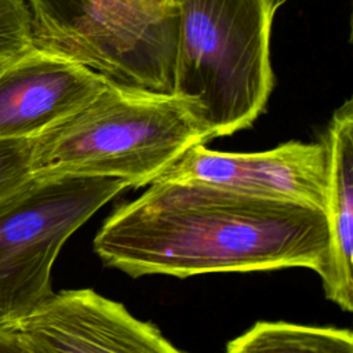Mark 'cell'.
Masks as SVG:
<instances>
[{
    "label": "cell",
    "instance_id": "cell-6",
    "mask_svg": "<svg viewBox=\"0 0 353 353\" xmlns=\"http://www.w3.org/2000/svg\"><path fill=\"white\" fill-rule=\"evenodd\" d=\"M0 324L41 353H185L154 324L91 288L54 292L30 313Z\"/></svg>",
    "mask_w": 353,
    "mask_h": 353
},
{
    "label": "cell",
    "instance_id": "cell-1",
    "mask_svg": "<svg viewBox=\"0 0 353 353\" xmlns=\"http://www.w3.org/2000/svg\"><path fill=\"white\" fill-rule=\"evenodd\" d=\"M324 211L197 181L159 179L116 207L94 239L102 263L131 277L269 272L324 265Z\"/></svg>",
    "mask_w": 353,
    "mask_h": 353
},
{
    "label": "cell",
    "instance_id": "cell-2",
    "mask_svg": "<svg viewBox=\"0 0 353 353\" xmlns=\"http://www.w3.org/2000/svg\"><path fill=\"white\" fill-rule=\"evenodd\" d=\"M208 141L188 101L109 81L88 103L33 138L32 175L108 176L138 189Z\"/></svg>",
    "mask_w": 353,
    "mask_h": 353
},
{
    "label": "cell",
    "instance_id": "cell-3",
    "mask_svg": "<svg viewBox=\"0 0 353 353\" xmlns=\"http://www.w3.org/2000/svg\"><path fill=\"white\" fill-rule=\"evenodd\" d=\"M175 11L172 94L188 101L210 141L250 127L274 77L268 0H167Z\"/></svg>",
    "mask_w": 353,
    "mask_h": 353
},
{
    "label": "cell",
    "instance_id": "cell-15",
    "mask_svg": "<svg viewBox=\"0 0 353 353\" xmlns=\"http://www.w3.org/2000/svg\"><path fill=\"white\" fill-rule=\"evenodd\" d=\"M287 1H290V0H268V3H269V7H270V10L276 14V11L283 6V4H285Z\"/></svg>",
    "mask_w": 353,
    "mask_h": 353
},
{
    "label": "cell",
    "instance_id": "cell-12",
    "mask_svg": "<svg viewBox=\"0 0 353 353\" xmlns=\"http://www.w3.org/2000/svg\"><path fill=\"white\" fill-rule=\"evenodd\" d=\"M33 139H0V199L32 176Z\"/></svg>",
    "mask_w": 353,
    "mask_h": 353
},
{
    "label": "cell",
    "instance_id": "cell-9",
    "mask_svg": "<svg viewBox=\"0 0 353 353\" xmlns=\"http://www.w3.org/2000/svg\"><path fill=\"white\" fill-rule=\"evenodd\" d=\"M327 154L324 215L328 247L317 273L325 296L345 312L353 310V102L335 109L321 138Z\"/></svg>",
    "mask_w": 353,
    "mask_h": 353
},
{
    "label": "cell",
    "instance_id": "cell-10",
    "mask_svg": "<svg viewBox=\"0 0 353 353\" xmlns=\"http://www.w3.org/2000/svg\"><path fill=\"white\" fill-rule=\"evenodd\" d=\"M226 353H353V334L331 325L256 321L228 342Z\"/></svg>",
    "mask_w": 353,
    "mask_h": 353
},
{
    "label": "cell",
    "instance_id": "cell-7",
    "mask_svg": "<svg viewBox=\"0 0 353 353\" xmlns=\"http://www.w3.org/2000/svg\"><path fill=\"white\" fill-rule=\"evenodd\" d=\"M159 179L197 181L250 196L298 203L324 211L325 146L321 141L309 143L290 141L265 152L230 153L197 143L188 149Z\"/></svg>",
    "mask_w": 353,
    "mask_h": 353
},
{
    "label": "cell",
    "instance_id": "cell-11",
    "mask_svg": "<svg viewBox=\"0 0 353 353\" xmlns=\"http://www.w3.org/2000/svg\"><path fill=\"white\" fill-rule=\"evenodd\" d=\"M34 47L26 0H0V62Z\"/></svg>",
    "mask_w": 353,
    "mask_h": 353
},
{
    "label": "cell",
    "instance_id": "cell-8",
    "mask_svg": "<svg viewBox=\"0 0 353 353\" xmlns=\"http://www.w3.org/2000/svg\"><path fill=\"white\" fill-rule=\"evenodd\" d=\"M109 81L33 47L0 62V139H33L95 98Z\"/></svg>",
    "mask_w": 353,
    "mask_h": 353
},
{
    "label": "cell",
    "instance_id": "cell-5",
    "mask_svg": "<svg viewBox=\"0 0 353 353\" xmlns=\"http://www.w3.org/2000/svg\"><path fill=\"white\" fill-rule=\"evenodd\" d=\"M26 1L36 48L80 63L108 81L172 94L175 11L153 19L116 0Z\"/></svg>",
    "mask_w": 353,
    "mask_h": 353
},
{
    "label": "cell",
    "instance_id": "cell-13",
    "mask_svg": "<svg viewBox=\"0 0 353 353\" xmlns=\"http://www.w3.org/2000/svg\"><path fill=\"white\" fill-rule=\"evenodd\" d=\"M121 6L153 19H164L174 12L167 0H116Z\"/></svg>",
    "mask_w": 353,
    "mask_h": 353
},
{
    "label": "cell",
    "instance_id": "cell-14",
    "mask_svg": "<svg viewBox=\"0 0 353 353\" xmlns=\"http://www.w3.org/2000/svg\"><path fill=\"white\" fill-rule=\"evenodd\" d=\"M0 353H41L17 331L0 324Z\"/></svg>",
    "mask_w": 353,
    "mask_h": 353
},
{
    "label": "cell",
    "instance_id": "cell-4",
    "mask_svg": "<svg viewBox=\"0 0 353 353\" xmlns=\"http://www.w3.org/2000/svg\"><path fill=\"white\" fill-rule=\"evenodd\" d=\"M125 189L117 178L46 174L0 199V320L22 317L54 294L51 270L66 240Z\"/></svg>",
    "mask_w": 353,
    "mask_h": 353
}]
</instances>
